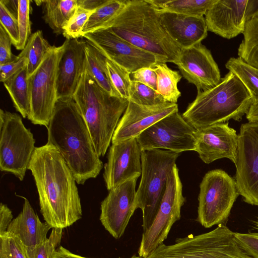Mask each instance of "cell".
<instances>
[{
	"label": "cell",
	"mask_w": 258,
	"mask_h": 258,
	"mask_svg": "<svg viewBox=\"0 0 258 258\" xmlns=\"http://www.w3.org/2000/svg\"><path fill=\"white\" fill-rule=\"evenodd\" d=\"M28 169L34 177L45 222L52 228L63 229L81 219L77 182L55 147L47 143L35 147Z\"/></svg>",
	"instance_id": "cell-1"
},
{
	"label": "cell",
	"mask_w": 258,
	"mask_h": 258,
	"mask_svg": "<svg viewBox=\"0 0 258 258\" xmlns=\"http://www.w3.org/2000/svg\"><path fill=\"white\" fill-rule=\"evenodd\" d=\"M47 128V143L58 151L78 184L99 175L103 163L73 97L57 99Z\"/></svg>",
	"instance_id": "cell-2"
},
{
	"label": "cell",
	"mask_w": 258,
	"mask_h": 258,
	"mask_svg": "<svg viewBox=\"0 0 258 258\" xmlns=\"http://www.w3.org/2000/svg\"><path fill=\"white\" fill-rule=\"evenodd\" d=\"M107 28L154 55L159 62L175 64L178 60L181 49L168 35L158 10L147 0H125V6Z\"/></svg>",
	"instance_id": "cell-3"
},
{
	"label": "cell",
	"mask_w": 258,
	"mask_h": 258,
	"mask_svg": "<svg viewBox=\"0 0 258 258\" xmlns=\"http://www.w3.org/2000/svg\"><path fill=\"white\" fill-rule=\"evenodd\" d=\"M247 89L229 72L215 87L198 92L182 116L196 130L230 119L240 121L253 104Z\"/></svg>",
	"instance_id": "cell-4"
},
{
	"label": "cell",
	"mask_w": 258,
	"mask_h": 258,
	"mask_svg": "<svg viewBox=\"0 0 258 258\" xmlns=\"http://www.w3.org/2000/svg\"><path fill=\"white\" fill-rule=\"evenodd\" d=\"M73 97L86 123L97 155L104 156L128 100L110 95L86 68Z\"/></svg>",
	"instance_id": "cell-5"
},
{
	"label": "cell",
	"mask_w": 258,
	"mask_h": 258,
	"mask_svg": "<svg viewBox=\"0 0 258 258\" xmlns=\"http://www.w3.org/2000/svg\"><path fill=\"white\" fill-rule=\"evenodd\" d=\"M234 233L220 224L207 233L178 238L171 245L162 243L146 258H253L239 246Z\"/></svg>",
	"instance_id": "cell-6"
},
{
	"label": "cell",
	"mask_w": 258,
	"mask_h": 258,
	"mask_svg": "<svg viewBox=\"0 0 258 258\" xmlns=\"http://www.w3.org/2000/svg\"><path fill=\"white\" fill-rule=\"evenodd\" d=\"M179 153L168 150L142 151V174L137 190L138 208L142 210L143 232L152 224L166 189L167 179Z\"/></svg>",
	"instance_id": "cell-7"
},
{
	"label": "cell",
	"mask_w": 258,
	"mask_h": 258,
	"mask_svg": "<svg viewBox=\"0 0 258 258\" xmlns=\"http://www.w3.org/2000/svg\"><path fill=\"white\" fill-rule=\"evenodd\" d=\"M35 139L16 113L0 110V170L23 180L32 157Z\"/></svg>",
	"instance_id": "cell-8"
},
{
	"label": "cell",
	"mask_w": 258,
	"mask_h": 258,
	"mask_svg": "<svg viewBox=\"0 0 258 258\" xmlns=\"http://www.w3.org/2000/svg\"><path fill=\"white\" fill-rule=\"evenodd\" d=\"M197 221L205 228L225 225L239 194L236 181L225 171L208 172L200 185Z\"/></svg>",
	"instance_id": "cell-9"
},
{
	"label": "cell",
	"mask_w": 258,
	"mask_h": 258,
	"mask_svg": "<svg viewBox=\"0 0 258 258\" xmlns=\"http://www.w3.org/2000/svg\"><path fill=\"white\" fill-rule=\"evenodd\" d=\"M65 43L52 46L44 59L28 77L31 112L28 119L34 124L48 125L57 100L56 79L58 62Z\"/></svg>",
	"instance_id": "cell-10"
},
{
	"label": "cell",
	"mask_w": 258,
	"mask_h": 258,
	"mask_svg": "<svg viewBox=\"0 0 258 258\" xmlns=\"http://www.w3.org/2000/svg\"><path fill=\"white\" fill-rule=\"evenodd\" d=\"M185 202L178 169L175 164L170 172L166 189L158 213L151 226L143 232L138 250L146 258L167 238L173 224L180 218Z\"/></svg>",
	"instance_id": "cell-11"
},
{
	"label": "cell",
	"mask_w": 258,
	"mask_h": 258,
	"mask_svg": "<svg viewBox=\"0 0 258 258\" xmlns=\"http://www.w3.org/2000/svg\"><path fill=\"white\" fill-rule=\"evenodd\" d=\"M196 130L176 111L158 121L136 138L142 151H195Z\"/></svg>",
	"instance_id": "cell-12"
},
{
	"label": "cell",
	"mask_w": 258,
	"mask_h": 258,
	"mask_svg": "<svg viewBox=\"0 0 258 258\" xmlns=\"http://www.w3.org/2000/svg\"><path fill=\"white\" fill-rule=\"evenodd\" d=\"M235 165L239 195L245 203L258 206V122L241 125Z\"/></svg>",
	"instance_id": "cell-13"
},
{
	"label": "cell",
	"mask_w": 258,
	"mask_h": 258,
	"mask_svg": "<svg viewBox=\"0 0 258 258\" xmlns=\"http://www.w3.org/2000/svg\"><path fill=\"white\" fill-rule=\"evenodd\" d=\"M105 57L125 69L131 74L159 62L153 54L143 50L114 34L110 28L83 35Z\"/></svg>",
	"instance_id": "cell-14"
},
{
	"label": "cell",
	"mask_w": 258,
	"mask_h": 258,
	"mask_svg": "<svg viewBox=\"0 0 258 258\" xmlns=\"http://www.w3.org/2000/svg\"><path fill=\"white\" fill-rule=\"evenodd\" d=\"M137 179H130L110 190L101 203L100 222L115 239L123 234L131 217L138 209Z\"/></svg>",
	"instance_id": "cell-15"
},
{
	"label": "cell",
	"mask_w": 258,
	"mask_h": 258,
	"mask_svg": "<svg viewBox=\"0 0 258 258\" xmlns=\"http://www.w3.org/2000/svg\"><path fill=\"white\" fill-rule=\"evenodd\" d=\"M141 153L136 138L112 143L103 174L109 191L141 175Z\"/></svg>",
	"instance_id": "cell-16"
},
{
	"label": "cell",
	"mask_w": 258,
	"mask_h": 258,
	"mask_svg": "<svg viewBox=\"0 0 258 258\" xmlns=\"http://www.w3.org/2000/svg\"><path fill=\"white\" fill-rule=\"evenodd\" d=\"M175 64L182 76L197 87L198 92L215 87L222 79L211 51L202 43L182 49Z\"/></svg>",
	"instance_id": "cell-17"
},
{
	"label": "cell",
	"mask_w": 258,
	"mask_h": 258,
	"mask_svg": "<svg viewBox=\"0 0 258 258\" xmlns=\"http://www.w3.org/2000/svg\"><path fill=\"white\" fill-rule=\"evenodd\" d=\"M195 139V151L206 164L211 163L222 158H227L235 164L238 134L229 126L228 122L196 130Z\"/></svg>",
	"instance_id": "cell-18"
},
{
	"label": "cell",
	"mask_w": 258,
	"mask_h": 258,
	"mask_svg": "<svg viewBox=\"0 0 258 258\" xmlns=\"http://www.w3.org/2000/svg\"><path fill=\"white\" fill-rule=\"evenodd\" d=\"M178 111L177 103L166 102L152 106H142L128 100L111 142L115 143L137 138L150 126L165 116Z\"/></svg>",
	"instance_id": "cell-19"
},
{
	"label": "cell",
	"mask_w": 258,
	"mask_h": 258,
	"mask_svg": "<svg viewBox=\"0 0 258 258\" xmlns=\"http://www.w3.org/2000/svg\"><path fill=\"white\" fill-rule=\"evenodd\" d=\"M248 0H215L205 19L208 30L230 39L243 33Z\"/></svg>",
	"instance_id": "cell-20"
},
{
	"label": "cell",
	"mask_w": 258,
	"mask_h": 258,
	"mask_svg": "<svg viewBox=\"0 0 258 258\" xmlns=\"http://www.w3.org/2000/svg\"><path fill=\"white\" fill-rule=\"evenodd\" d=\"M58 65L56 92L57 99L73 97L86 69V41L66 39Z\"/></svg>",
	"instance_id": "cell-21"
},
{
	"label": "cell",
	"mask_w": 258,
	"mask_h": 258,
	"mask_svg": "<svg viewBox=\"0 0 258 258\" xmlns=\"http://www.w3.org/2000/svg\"><path fill=\"white\" fill-rule=\"evenodd\" d=\"M158 11L168 35L181 49L201 43L207 36L208 30L204 16Z\"/></svg>",
	"instance_id": "cell-22"
},
{
	"label": "cell",
	"mask_w": 258,
	"mask_h": 258,
	"mask_svg": "<svg viewBox=\"0 0 258 258\" xmlns=\"http://www.w3.org/2000/svg\"><path fill=\"white\" fill-rule=\"evenodd\" d=\"M19 197L24 200L22 210L9 224L7 233L18 238L25 247H33L47 239L52 228L40 221L27 199Z\"/></svg>",
	"instance_id": "cell-23"
},
{
	"label": "cell",
	"mask_w": 258,
	"mask_h": 258,
	"mask_svg": "<svg viewBox=\"0 0 258 258\" xmlns=\"http://www.w3.org/2000/svg\"><path fill=\"white\" fill-rule=\"evenodd\" d=\"M41 6L43 18L56 35L63 33V28L78 8L77 0L35 1Z\"/></svg>",
	"instance_id": "cell-24"
},
{
	"label": "cell",
	"mask_w": 258,
	"mask_h": 258,
	"mask_svg": "<svg viewBox=\"0 0 258 258\" xmlns=\"http://www.w3.org/2000/svg\"><path fill=\"white\" fill-rule=\"evenodd\" d=\"M27 65L3 83L16 110L23 118L29 117L31 99Z\"/></svg>",
	"instance_id": "cell-25"
},
{
	"label": "cell",
	"mask_w": 258,
	"mask_h": 258,
	"mask_svg": "<svg viewBox=\"0 0 258 258\" xmlns=\"http://www.w3.org/2000/svg\"><path fill=\"white\" fill-rule=\"evenodd\" d=\"M85 51L86 69L103 89L112 96L120 97L110 81L107 68V58L87 41Z\"/></svg>",
	"instance_id": "cell-26"
},
{
	"label": "cell",
	"mask_w": 258,
	"mask_h": 258,
	"mask_svg": "<svg viewBox=\"0 0 258 258\" xmlns=\"http://www.w3.org/2000/svg\"><path fill=\"white\" fill-rule=\"evenodd\" d=\"M152 67L157 75L156 91L165 101L176 103L181 96L177 84L181 75L178 71L170 69L166 63L158 62Z\"/></svg>",
	"instance_id": "cell-27"
},
{
	"label": "cell",
	"mask_w": 258,
	"mask_h": 258,
	"mask_svg": "<svg viewBox=\"0 0 258 258\" xmlns=\"http://www.w3.org/2000/svg\"><path fill=\"white\" fill-rule=\"evenodd\" d=\"M125 1L105 0L90 17L85 25L82 37L84 34L107 29L125 6Z\"/></svg>",
	"instance_id": "cell-28"
},
{
	"label": "cell",
	"mask_w": 258,
	"mask_h": 258,
	"mask_svg": "<svg viewBox=\"0 0 258 258\" xmlns=\"http://www.w3.org/2000/svg\"><path fill=\"white\" fill-rule=\"evenodd\" d=\"M160 11L204 16L215 0H147Z\"/></svg>",
	"instance_id": "cell-29"
},
{
	"label": "cell",
	"mask_w": 258,
	"mask_h": 258,
	"mask_svg": "<svg viewBox=\"0 0 258 258\" xmlns=\"http://www.w3.org/2000/svg\"><path fill=\"white\" fill-rule=\"evenodd\" d=\"M229 72L234 74L247 89L253 103L258 102V69L240 57H231L225 63Z\"/></svg>",
	"instance_id": "cell-30"
},
{
	"label": "cell",
	"mask_w": 258,
	"mask_h": 258,
	"mask_svg": "<svg viewBox=\"0 0 258 258\" xmlns=\"http://www.w3.org/2000/svg\"><path fill=\"white\" fill-rule=\"evenodd\" d=\"M243 39L238 48V57L258 69V16L246 22Z\"/></svg>",
	"instance_id": "cell-31"
},
{
	"label": "cell",
	"mask_w": 258,
	"mask_h": 258,
	"mask_svg": "<svg viewBox=\"0 0 258 258\" xmlns=\"http://www.w3.org/2000/svg\"><path fill=\"white\" fill-rule=\"evenodd\" d=\"M52 46L44 38L41 30H38L31 35L22 50L28 59L27 68L29 76L39 67Z\"/></svg>",
	"instance_id": "cell-32"
},
{
	"label": "cell",
	"mask_w": 258,
	"mask_h": 258,
	"mask_svg": "<svg viewBox=\"0 0 258 258\" xmlns=\"http://www.w3.org/2000/svg\"><path fill=\"white\" fill-rule=\"evenodd\" d=\"M107 68L111 84L119 96L129 100L132 79L124 68L107 58Z\"/></svg>",
	"instance_id": "cell-33"
},
{
	"label": "cell",
	"mask_w": 258,
	"mask_h": 258,
	"mask_svg": "<svg viewBox=\"0 0 258 258\" xmlns=\"http://www.w3.org/2000/svg\"><path fill=\"white\" fill-rule=\"evenodd\" d=\"M128 100L146 106L157 105L166 102L156 90L134 80H132Z\"/></svg>",
	"instance_id": "cell-34"
},
{
	"label": "cell",
	"mask_w": 258,
	"mask_h": 258,
	"mask_svg": "<svg viewBox=\"0 0 258 258\" xmlns=\"http://www.w3.org/2000/svg\"><path fill=\"white\" fill-rule=\"evenodd\" d=\"M62 229L52 228L47 239L43 242L31 247H25L27 258H51L53 252L59 246Z\"/></svg>",
	"instance_id": "cell-35"
},
{
	"label": "cell",
	"mask_w": 258,
	"mask_h": 258,
	"mask_svg": "<svg viewBox=\"0 0 258 258\" xmlns=\"http://www.w3.org/2000/svg\"><path fill=\"white\" fill-rule=\"evenodd\" d=\"M30 2L29 0H19L17 19L19 25V42L16 48L23 50L31 36V21L30 19Z\"/></svg>",
	"instance_id": "cell-36"
},
{
	"label": "cell",
	"mask_w": 258,
	"mask_h": 258,
	"mask_svg": "<svg viewBox=\"0 0 258 258\" xmlns=\"http://www.w3.org/2000/svg\"><path fill=\"white\" fill-rule=\"evenodd\" d=\"M95 10H90L78 6L76 12L63 28L62 35L67 39L82 37L83 29Z\"/></svg>",
	"instance_id": "cell-37"
},
{
	"label": "cell",
	"mask_w": 258,
	"mask_h": 258,
	"mask_svg": "<svg viewBox=\"0 0 258 258\" xmlns=\"http://www.w3.org/2000/svg\"><path fill=\"white\" fill-rule=\"evenodd\" d=\"M0 258H27L25 246L18 238L6 232L0 236Z\"/></svg>",
	"instance_id": "cell-38"
},
{
	"label": "cell",
	"mask_w": 258,
	"mask_h": 258,
	"mask_svg": "<svg viewBox=\"0 0 258 258\" xmlns=\"http://www.w3.org/2000/svg\"><path fill=\"white\" fill-rule=\"evenodd\" d=\"M0 25L10 37L12 44L16 47L19 42V31L17 17L0 1Z\"/></svg>",
	"instance_id": "cell-39"
},
{
	"label": "cell",
	"mask_w": 258,
	"mask_h": 258,
	"mask_svg": "<svg viewBox=\"0 0 258 258\" xmlns=\"http://www.w3.org/2000/svg\"><path fill=\"white\" fill-rule=\"evenodd\" d=\"M235 238L239 246L249 255L258 258V232H235Z\"/></svg>",
	"instance_id": "cell-40"
},
{
	"label": "cell",
	"mask_w": 258,
	"mask_h": 258,
	"mask_svg": "<svg viewBox=\"0 0 258 258\" xmlns=\"http://www.w3.org/2000/svg\"><path fill=\"white\" fill-rule=\"evenodd\" d=\"M28 59L21 52L14 60L0 64V81L4 82L27 64Z\"/></svg>",
	"instance_id": "cell-41"
},
{
	"label": "cell",
	"mask_w": 258,
	"mask_h": 258,
	"mask_svg": "<svg viewBox=\"0 0 258 258\" xmlns=\"http://www.w3.org/2000/svg\"><path fill=\"white\" fill-rule=\"evenodd\" d=\"M12 40L4 28L0 25V64L12 61L17 56L11 50Z\"/></svg>",
	"instance_id": "cell-42"
},
{
	"label": "cell",
	"mask_w": 258,
	"mask_h": 258,
	"mask_svg": "<svg viewBox=\"0 0 258 258\" xmlns=\"http://www.w3.org/2000/svg\"><path fill=\"white\" fill-rule=\"evenodd\" d=\"M132 75V80L141 82L156 90L157 75L152 66L142 68Z\"/></svg>",
	"instance_id": "cell-43"
},
{
	"label": "cell",
	"mask_w": 258,
	"mask_h": 258,
	"mask_svg": "<svg viewBox=\"0 0 258 258\" xmlns=\"http://www.w3.org/2000/svg\"><path fill=\"white\" fill-rule=\"evenodd\" d=\"M11 210L5 204L1 203L0 205V236L5 234L9 224L13 219Z\"/></svg>",
	"instance_id": "cell-44"
},
{
	"label": "cell",
	"mask_w": 258,
	"mask_h": 258,
	"mask_svg": "<svg viewBox=\"0 0 258 258\" xmlns=\"http://www.w3.org/2000/svg\"><path fill=\"white\" fill-rule=\"evenodd\" d=\"M51 258H88L83 257L71 252L70 250L62 246L59 247L54 251ZM120 258V257H119ZM130 258H143L140 256L133 255Z\"/></svg>",
	"instance_id": "cell-45"
},
{
	"label": "cell",
	"mask_w": 258,
	"mask_h": 258,
	"mask_svg": "<svg viewBox=\"0 0 258 258\" xmlns=\"http://www.w3.org/2000/svg\"><path fill=\"white\" fill-rule=\"evenodd\" d=\"M105 1V0H77L78 7L90 10H96Z\"/></svg>",
	"instance_id": "cell-46"
},
{
	"label": "cell",
	"mask_w": 258,
	"mask_h": 258,
	"mask_svg": "<svg viewBox=\"0 0 258 258\" xmlns=\"http://www.w3.org/2000/svg\"><path fill=\"white\" fill-rule=\"evenodd\" d=\"M246 15L247 21L258 16V0H248Z\"/></svg>",
	"instance_id": "cell-47"
},
{
	"label": "cell",
	"mask_w": 258,
	"mask_h": 258,
	"mask_svg": "<svg viewBox=\"0 0 258 258\" xmlns=\"http://www.w3.org/2000/svg\"><path fill=\"white\" fill-rule=\"evenodd\" d=\"M248 122H258V102L253 103L246 114Z\"/></svg>",
	"instance_id": "cell-48"
},
{
	"label": "cell",
	"mask_w": 258,
	"mask_h": 258,
	"mask_svg": "<svg viewBox=\"0 0 258 258\" xmlns=\"http://www.w3.org/2000/svg\"><path fill=\"white\" fill-rule=\"evenodd\" d=\"M7 9L16 17L18 16L19 1L1 0Z\"/></svg>",
	"instance_id": "cell-49"
},
{
	"label": "cell",
	"mask_w": 258,
	"mask_h": 258,
	"mask_svg": "<svg viewBox=\"0 0 258 258\" xmlns=\"http://www.w3.org/2000/svg\"><path fill=\"white\" fill-rule=\"evenodd\" d=\"M254 228L258 231V218L254 222Z\"/></svg>",
	"instance_id": "cell-50"
}]
</instances>
